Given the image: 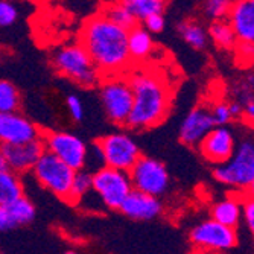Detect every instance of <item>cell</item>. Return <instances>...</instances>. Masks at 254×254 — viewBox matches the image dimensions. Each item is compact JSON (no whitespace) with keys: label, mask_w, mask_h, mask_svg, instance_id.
Wrapping results in <instances>:
<instances>
[{"label":"cell","mask_w":254,"mask_h":254,"mask_svg":"<svg viewBox=\"0 0 254 254\" xmlns=\"http://www.w3.org/2000/svg\"><path fill=\"white\" fill-rule=\"evenodd\" d=\"M99 96L108 121L114 125L125 127L132 108V90L127 73L102 76Z\"/></svg>","instance_id":"5b68a950"},{"label":"cell","mask_w":254,"mask_h":254,"mask_svg":"<svg viewBox=\"0 0 254 254\" xmlns=\"http://www.w3.org/2000/svg\"><path fill=\"white\" fill-rule=\"evenodd\" d=\"M242 202H244L242 193L233 192L230 196L216 202L212 207V219L224 225L236 228L242 219Z\"/></svg>","instance_id":"d6986e66"},{"label":"cell","mask_w":254,"mask_h":254,"mask_svg":"<svg viewBox=\"0 0 254 254\" xmlns=\"http://www.w3.org/2000/svg\"><path fill=\"white\" fill-rule=\"evenodd\" d=\"M79 43L102 76L129 70L132 60L128 52V29L114 25L102 12L87 18L79 32Z\"/></svg>","instance_id":"6da1fadb"},{"label":"cell","mask_w":254,"mask_h":254,"mask_svg":"<svg viewBox=\"0 0 254 254\" xmlns=\"http://www.w3.org/2000/svg\"><path fill=\"white\" fill-rule=\"evenodd\" d=\"M177 31L181 35V38L186 41L189 46H192L193 49L201 51V49L205 48L209 35H207L205 29L199 25V23L192 21V20L180 21L177 25Z\"/></svg>","instance_id":"cb8c5ba5"},{"label":"cell","mask_w":254,"mask_h":254,"mask_svg":"<svg viewBox=\"0 0 254 254\" xmlns=\"http://www.w3.org/2000/svg\"><path fill=\"white\" fill-rule=\"evenodd\" d=\"M35 218V205L25 195L0 205V232H11L31 224Z\"/></svg>","instance_id":"e0dca14e"},{"label":"cell","mask_w":254,"mask_h":254,"mask_svg":"<svg viewBox=\"0 0 254 254\" xmlns=\"http://www.w3.org/2000/svg\"><path fill=\"white\" fill-rule=\"evenodd\" d=\"M132 189L146 192L154 196L165 195L169 189V172L161 161L152 157L140 155L134 166L128 171Z\"/></svg>","instance_id":"9c48e42d"},{"label":"cell","mask_w":254,"mask_h":254,"mask_svg":"<svg viewBox=\"0 0 254 254\" xmlns=\"http://www.w3.org/2000/svg\"><path fill=\"white\" fill-rule=\"evenodd\" d=\"M119 212L134 221H152L163 213V204L158 196L132 189L122 202Z\"/></svg>","instance_id":"9a60e30c"},{"label":"cell","mask_w":254,"mask_h":254,"mask_svg":"<svg viewBox=\"0 0 254 254\" xmlns=\"http://www.w3.org/2000/svg\"><path fill=\"white\" fill-rule=\"evenodd\" d=\"M102 166H105V160H104V155H102V151H101L99 145L95 142L93 145L87 146L84 169H87V171H90L91 174H93L95 171L101 169Z\"/></svg>","instance_id":"4dcf8cb0"},{"label":"cell","mask_w":254,"mask_h":254,"mask_svg":"<svg viewBox=\"0 0 254 254\" xmlns=\"http://www.w3.org/2000/svg\"><path fill=\"white\" fill-rule=\"evenodd\" d=\"M165 26H166V21H165L163 14H152V15H149V17H146L143 20V28L151 34L163 32Z\"/></svg>","instance_id":"e575fe53"},{"label":"cell","mask_w":254,"mask_h":254,"mask_svg":"<svg viewBox=\"0 0 254 254\" xmlns=\"http://www.w3.org/2000/svg\"><path fill=\"white\" fill-rule=\"evenodd\" d=\"M132 90V108L127 128L143 131L163 122L171 110V87L160 73L151 68H134L127 72Z\"/></svg>","instance_id":"7a4b0ae2"},{"label":"cell","mask_w":254,"mask_h":254,"mask_svg":"<svg viewBox=\"0 0 254 254\" xmlns=\"http://www.w3.org/2000/svg\"><path fill=\"white\" fill-rule=\"evenodd\" d=\"M40 137H43V134L38 125L18 110L0 113V145L2 146L25 143Z\"/></svg>","instance_id":"4fadbf2b"},{"label":"cell","mask_w":254,"mask_h":254,"mask_svg":"<svg viewBox=\"0 0 254 254\" xmlns=\"http://www.w3.org/2000/svg\"><path fill=\"white\" fill-rule=\"evenodd\" d=\"M93 190V174L87 169H78L75 171L70 192H68L67 202L70 204H78L87 193Z\"/></svg>","instance_id":"d4e9b609"},{"label":"cell","mask_w":254,"mask_h":254,"mask_svg":"<svg viewBox=\"0 0 254 254\" xmlns=\"http://www.w3.org/2000/svg\"><path fill=\"white\" fill-rule=\"evenodd\" d=\"M31 172L34 174L41 188L49 190L60 199L67 201L75 169L65 165L63 160H60L52 152L44 151Z\"/></svg>","instance_id":"8992f818"},{"label":"cell","mask_w":254,"mask_h":254,"mask_svg":"<svg viewBox=\"0 0 254 254\" xmlns=\"http://www.w3.org/2000/svg\"><path fill=\"white\" fill-rule=\"evenodd\" d=\"M253 65H254V64H253Z\"/></svg>","instance_id":"60d3db41"},{"label":"cell","mask_w":254,"mask_h":254,"mask_svg":"<svg viewBox=\"0 0 254 254\" xmlns=\"http://www.w3.org/2000/svg\"><path fill=\"white\" fill-rule=\"evenodd\" d=\"M232 3H233V0H205L202 3V12L212 21L224 20L228 15Z\"/></svg>","instance_id":"83f0119b"},{"label":"cell","mask_w":254,"mask_h":254,"mask_svg":"<svg viewBox=\"0 0 254 254\" xmlns=\"http://www.w3.org/2000/svg\"><path fill=\"white\" fill-rule=\"evenodd\" d=\"M244 196H250V198H254V180L248 184V188L242 192Z\"/></svg>","instance_id":"f35d334b"},{"label":"cell","mask_w":254,"mask_h":254,"mask_svg":"<svg viewBox=\"0 0 254 254\" xmlns=\"http://www.w3.org/2000/svg\"><path fill=\"white\" fill-rule=\"evenodd\" d=\"M52 67L65 79L84 88L99 85L102 75L81 43L63 44L52 54Z\"/></svg>","instance_id":"277c9868"},{"label":"cell","mask_w":254,"mask_h":254,"mask_svg":"<svg viewBox=\"0 0 254 254\" xmlns=\"http://www.w3.org/2000/svg\"><path fill=\"white\" fill-rule=\"evenodd\" d=\"M235 60L241 67H250L254 64V43L238 41L233 48Z\"/></svg>","instance_id":"f546056e"},{"label":"cell","mask_w":254,"mask_h":254,"mask_svg":"<svg viewBox=\"0 0 254 254\" xmlns=\"http://www.w3.org/2000/svg\"><path fill=\"white\" fill-rule=\"evenodd\" d=\"M213 177L233 192L242 193L254 180V125L241 127L235 151L225 163L216 165Z\"/></svg>","instance_id":"3957f363"},{"label":"cell","mask_w":254,"mask_h":254,"mask_svg":"<svg viewBox=\"0 0 254 254\" xmlns=\"http://www.w3.org/2000/svg\"><path fill=\"white\" fill-rule=\"evenodd\" d=\"M65 105L68 110V114L75 122H81L84 119V105L76 95H68L65 99Z\"/></svg>","instance_id":"d6a6232c"},{"label":"cell","mask_w":254,"mask_h":254,"mask_svg":"<svg viewBox=\"0 0 254 254\" xmlns=\"http://www.w3.org/2000/svg\"><path fill=\"white\" fill-rule=\"evenodd\" d=\"M8 168V161H6V155L3 151V146L0 145V169H6Z\"/></svg>","instance_id":"74e56055"},{"label":"cell","mask_w":254,"mask_h":254,"mask_svg":"<svg viewBox=\"0 0 254 254\" xmlns=\"http://www.w3.org/2000/svg\"><path fill=\"white\" fill-rule=\"evenodd\" d=\"M236 143V134L225 125H215L198 143L199 154L212 165H222L232 157Z\"/></svg>","instance_id":"7c38bea8"},{"label":"cell","mask_w":254,"mask_h":254,"mask_svg":"<svg viewBox=\"0 0 254 254\" xmlns=\"http://www.w3.org/2000/svg\"><path fill=\"white\" fill-rule=\"evenodd\" d=\"M212 118H213V122L215 125H227L232 122V113H230V108H228V104L225 102H218L212 110Z\"/></svg>","instance_id":"1f68e13d"},{"label":"cell","mask_w":254,"mask_h":254,"mask_svg":"<svg viewBox=\"0 0 254 254\" xmlns=\"http://www.w3.org/2000/svg\"><path fill=\"white\" fill-rule=\"evenodd\" d=\"M23 195L20 175L11 169H0V205L11 202Z\"/></svg>","instance_id":"7402d4cb"},{"label":"cell","mask_w":254,"mask_h":254,"mask_svg":"<svg viewBox=\"0 0 254 254\" xmlns=\"http://www.w3.org/2000/svg\"><path fill=\"white\" fill-rule=\"evenodd\" d=\"M46 151L52 152L72 169H84L87 145L78 135L67 131H52L43 135Z\"/></svg>","instance_id":"8fae6325"},{"label":"cell","mask_w":254,"mask_h":254,"mask_svg":"<svg viewBox=\"0 0 254 254\" xmlns=\"http://www.w3.org/2000/svg\"><path fill=\"white\" fill-rule=\"evenodd\" d=\"M227 21L233 28L238 41L254 43V0H235Z\"/></svg>","instance_id":"ac0fdd59"},{"label":"cell","mask_w":254,"mask_h":254,"mask_svg":"<svg viewBox=\"0 0 254 254\" xmlns=\"http://www.w3.org/2000/svg\"><path fill=\"white\" fill-rule=\"evenodd\" d=\"M215 127L212 113L209 108L202 105L193 107L188 116L184 118L180 127V140L181 143L196 148L198 143L202 140V137Z\"/></svg>","instance_id":"2e32d148"},{"label":"cell","mask_w":254,"mask_h":254,"mask_svg":"<svg viewBox=\"0 0 254 254\" xmlns=\"http://www.w3.org/2000/svg\"><path fill=\"white\" fill-rule=\"evenodd\" d=\"M119 2L135 17L137 21H143L152 14H163L166 0H119Z\"/></svg>","instance_id":"44dd1931"},{"label":"cell","mask_w":254,"mask_h":254,"mask_svg":"<svg viewBox=\"0 0 254 254\" xmlns=\"http://www.w3.org/2000/svg\"><path fill=\"white\" fill-rule=\"evenodd\" d=\"M189 241L195 251L225 253L238 247V233L233 227L224 225L215 219H207L190 230Z\"/></svg>","instance_id":"52a82bcc"},{"label":"cell","mask_w":254,"mask_h":254,"mask_svg":"<svg viewBox=\"0 0 254 254\" xmlns=\"http://www.w3.org/2000/svg\"><path fill=\"white\" fill-rule=\"evenodd\" d=\"M228 108H230V113H232V118L233 119H242V114H244V107L239 101H233L228 104Z\"/></svg>","instance_id":"8d00e7d4"},{"label":"cell","mask_w":254,"mask_h":254,"mask_svg":"<svg viewBox=\"0 0 254 254\" xmlns=\"http://www.w3.org/2000/svg\"><path fill=\"white\" fill-rule=\"evenodd\" d=\"M18 6L14 0H0V28L5 29L12 26L18 20Z\"/></svg>","instance_id":"f1b7e54d"},{"label":"cell","mask_w":254,"mask_h":254,"mask_svg":"<svg viewBox=\"0 0 254 254\" xmlns=\"http://www.w3.org/2000/svg\"><path fill=\"white\" fill-rule=\"evenodd\" d=\"M20 104L21 98L18 88L6 79H0V113L15 111L20 108Z\"/></svg>","instance_id":"4316f807"},{"label":"cell","mask_w":254,"mask_h":254,"mask_svg":"<svg viewBox=\"0 0 254 254\" xmlns=\"http://www.w3.org/2000/svg\"><path fill=\"white\" fill-rule=\"evenodd\" d=\"M128 52L132 61L142 63L148 60L154 52V40L151 32L135 25L128 31Z\"/></svg>","instance_id":"ffe728a7"},{"label":"cell","mask_w":254,"mask_h":254,"mask_svg":"<svg viewBox=\"0 0 254 254\" xmlns=\"http://www.w3.org/2000/svg\"><path fill=\"white\" fill-rule=\"evenodd\" d=\"M209 35H210V38L215 43L216 48H219L222 51H233V48L238 43V38L233 32V28L230 26L227 18L215 20L209 28Z\"/></svg>","instance_id":"603a6c76"},{"label":"cell","mask_w":254,"mask_h":254,"mask_svg":"<svg viewBox=\"0 0 254 254\" xmlns=\"http://www.w3.org/2000/svg\"><path fill=\"white\" fill-rule=\"evenodd\" d=\"M3 151L8 161V169L21 175L32 171L41 154L46 151V146L43 142V137H40L25 143L6 145L3 146Z\"/></svg>","instance_id":"5bb4252c"},{"label":"cell","mask_w":254,"mask_h":254,"mask_svg":"<svg viewBox=\"0 0 254 254\" xmlns=\"http://www.w3.org/2000/svg\"><path fill=\"white\" fill-rule=\"evenodd\" d=\"M242 218L245 219L247 228L250 230L251 236L254 238V198L244 196V202H242Z\"/></svg>","instance_id":"836d02e7"},{"label":"cell","mask_w":254,"mask_h":254,"mask_svg":"<svg viewBox=\"0 0 254 254\" xmlns=\"http://www.w3.org/2000/svg\"><path fill=\"white\" fill-rule=\"evenodd\" d=\"M242 107H244V114H242L244 122L254 125V95L250 96L248 99H245L242 102Z\"/></svg>","instance_id":"d590c367"},{"label":"cell","mask_w":254,"mask_h":254,"mask_svg":"<svg viewBox=\"0 0 254 254\" xmlns=\"http://www.w3.org/2000/svg\"><path fill=\"white\" fill-rule=\"evenodd\" d=\"M131 190L132 184L127 171L102 166L93 172V192L108 210H119Z\"/></svg>","instance_id":"ba28073f"},{"label":"cell","mask_w":254,"mask_h":254,"mask_svg":"<svg viewBox=\"0 0 254 254\" xmlns=\"http://www.w3.org/2000/svg\"><path fill=\"white\" fill-rule=\"evenodd\" d=\"M0 58H2V55H0Z\"/></svg>","instance_id":"ab89813d"},{"label":"cell","mask_w":254,"mask_h":254,"mask_svg":"<svg viewBox=\"0 0 254 254\" xmlns=\"http://www.w3.org/2000/svg\"><path fill=\"white\" fill-rule=\"evenodd\" d=\"M96 143L102 151L105 166L114 169L128 172L142 155L140 148H138L134 138L122 131L110 132L96 140Z\"/></svg>","instance_id":"30bf717a"},{"label":"cell","mask_w":254,"mask_h":254,"mask_svg":"<svg viewBox=\"0 0 254 254\" xmlns=\"http://www.w3.org/2000/svg\"><path fill=\"white\" fill-rule=\"evenodd\" d=\"M101 12L110 20L113 21L114 25H118L121 28H125V29H131L137 25V20L135 17L119 2H111V3H107L102 6Z\"/></svg>","instance_id":"484cf974"}]
</instances>
